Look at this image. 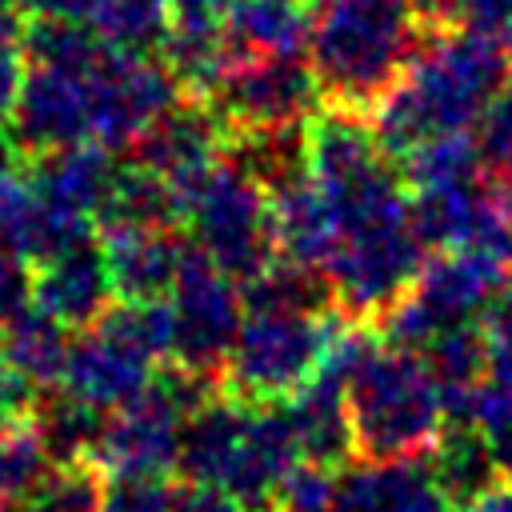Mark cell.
<instances>
[{
    "mask_svg": "<svg viewBox=\"0 0 512 512\" xmlns=\"http://www.w3.org/2000/svg\"><path fill=\"white\" fill-rule=\"evenodd\" d=\"M508 72L512 56L500 40L468 28L424 32L400 80L372 104V132L388 156H404L444 132H468L480 124Z\"/></svg>",
    "mask_w": 512,
    "mask_h": 512,
    "instance_id": "6da1fadb",
    "label": "cell"
},
{
    "mask_svg": "<svg viewBox=\"0 0 512 512\" xmlns=\"http://www.w3.org/2000/svg\"><path fill=\"white\" fill-rule=\"evenodd\" d=\"M424 28L408 0H348L332 4L308 40V64L320 80L324 104L372 112V104L400 80Z\"/></svg>",
    "mask_w": 512,
    "mask_h": 512,
    "instance_id": "7a4b0ae2",
    "label": "cell"
},
{
    "mask_svg": "<svg viewBox=\"0 0 512 512\" xmlns=\"http://www.w3.org/2000/svg\"><path fill=\"white\" fill-rule=\"evenodd\" d=\"M348 416L360 460H420L448 424L424 356L388 344H376L348 376Z\"/></svg>",
    "mask_w": 512,
    "mask_h": 512,
    "instance_id": "3957f363",
    "label": "cell"
},
{
    "mask_svg": "<svg viewBox=\"0 0 512 512\" xmlns=\"http://www.w3.org/2000/svg\"><path fill=\"white\" fill-rule=\"evenodd\" d=\"M180 220L188 224L192 248H200L240 284L280 256L272 228V192L236 160H220L200 180L180 188Z\"/></svg>",
    "mask_w": 512,
    "mask_h": 512,
    "instance_id": "277c9868",
    "label": "cell"
},
{
    "mask_svg": "<svg viewBox=\"0 0 512 512\" xmlns=\"http://www.w3.org/2000/svg\"><path fill=\"white\" fill-rule=\"evenodd\" d=\"M220 392V380L172 364L128 404L112 408L92 452L104 476H168L180 460L184 420Z\"/></svg>",
    "mask_w": 512,
    "mask_h": 512,
    "instance_id": "5b68a950",
    "label": "cell"
},
{
    "mask_svg": "<svg viewBox=\"0 0 512 512\" xmlns=\"http://www.w3.org/2000/svg\"><path fill=\"white\" fill-rule=\"evenodd\" d=\"M248 312L220 388L248 404H284L324 360L344 312Z\"/></svg>",
    "mask_w": 512,
    "mask_h": 512,
    "instance_id": "8992f818",
    "label": "cell"
},
{
    "mask_svg": "<svg viewBox=\"0 0 512 512\" xmlns=\"http://www.w3.org/2000/svg\"><path fill=\"white\" fill-rule=\"evenodd\" d=\"M424 264H428V244L412 228V208H408L344 232L324 276L332 288V304L348 320L368 324L416 284Z\"/></svg>",
    "mask_w": 512,
    "mask_h": 512,
    "instance_id": "52a82bcc",
    "label": "cell"
},
{
    "mask_svg": "<svg viewBox=\"0 0 512 512\" xmlns=\"http://www.w3.org/2000/svg\"><path fill=\"white\" fill-rule=\"evenodd\" d=\"M168 304H172V328H176L172 364L220 380L228 352L248 316L240 280H232L200 248L188 244V256L168 292Z\"/></svg>",
    "mask_w": 512,
    "mask_h": 512,
    "instance_id": "ba28073f",
    "label": "cell"
},
{
    "mask_svg": "<svg viewBox=\"0 0 512 512\" xmlns=\"http://www.w3.org/2000/svg\"><path fill=\"white\" fill-rule=\"evenodd\" d=\"M232 132L304 124L320 112V80L304 56H248L232 60L220 84L204 96Z\"/></svg>",
    "mask_w": 512,
    "mask_h": 512,
    "instance_id": "9c48e42d",
    "label": "cell"
},
{
    "mask_svg": "<svg viewBox=\"0 0 512 512\" xmlns=\"http://www.w3.org/2000/svg\"><path fill=\"white\" fill-rule=\"evenodd\" d=\"M180 96L184 88L164 60L148 52L108 48L104 60L88 72L92 140L104 144L108 152L132 148Z\"/></svg>",
    "mask_w": 512,
    "mask_h": 512,
    "instance_id": "30bf717a",
    "label": "cell"
},
{
    "mask_svg": "<svg viewBox=\"0 0 512 512\" xmlns=\"http://www.w3.org/2000/svg\"><path fill=\"white\" fill-rule=\"evenodd\" d=\"M220 152H228V128L220 124V116L212 112L208 100H176L136 144L132 156L152 168L156 176H164L176 196L180 188H188L192 180H200L208 168L220 164Z\"/></svg>",
    "mask_w": 512,
    "mask_h": 512,
    "instance_id": "8fae6325",
    "label": "cell"
},
{
    "mask_svg": "<svg viewBox=\"0 0 512 512\" xmlns=\"http://www.w3.org/2000/svg\"><path fill=\"white\" fill-rule=\"evenodd\" d=\"M8 120H12L16 140L32 156L92 140L88 76L60 72V68H32L24 76V88Z\"/></svg>",
    "mask_w": 512,
    "mask_h": 512,
    "instance_id": "7c38bea8",
    "label": "cell"
},
{
    "mask_svg": "<svg viewBox=\"0 0 512 512\" xmlns=\"http://www.w3.org/2000/svg\"><path fill=\"white\" fill-rule=\"evenodd\" d=\"M152 376H156V364L148 356L128 348L108 328L92 324L80 332V340H72L60 388L100 412H112V408L128 404L132 396H140L152 384Z\"/></svg>",
    "mask_w": 512,
    "mask_h": 512,
    "instance_id": "4fadbf2b",
    "label": "cell"
},
{
    "mask_svg": "<svg viewBox=\"0 0 512 512\" xmlns=\"http://www.w3.org/2000/svg\"><path fill=\"white\" fill-rule=\"evenodd\" d=\"M32 268H36V304L48 308L60 324L84 332L112 308L116 288H112L104 252L92 236L52 252Z\"/></svg>",
    "mask_w": 512,
    "mask_h": 512,
    "instance_id": "5bb4252c",
    "label": "cell"
},
{
    "mask_svg": "<svg viewBox=\"0 0 512 512\" xmlns=\"http://www.w3.org/2000/svg\"><path fill=\"white\" fill-rule=\"evenodd\" d=\"M296 460H300V448H296V436H292V424H288L284 408L248 404L240 448H236V460L228 468L224 492L236 496L248 512L272 508V496H276L284 472Z\"/></svg>",
    "mask_w": 512,
    "mask_h": 512,
    "instance_id": "9a60e30c",
    "label": "cell"
},
{
    "mask_svg": "<svg viewBox=\"0 0 512 512\" xmlns=\"http://www.w3.org/2000/svg\"><path fill=\"white\" fill-rule=\"evenodd\" d=\"M100 252L116 300H164L180 276L188 244L176 228H108Z\"/></svg>",
    "mask_w": 512,
    "mask_h": 512,
    "instance_id": "2e32d148",
    "label": "cell"
},
{
    "mask_svg": "<svg viewBox=\"0 0 512 512\" xmlns=\"http://www.w3.org/2000/svg\"><path fill=\"white\" fill-rule=\"evenodd\" d=\"M272 228H276V252L316 272L332 264L344 240L340 208L312 176H300L272 192Z\"/></svg>",
    "mask_w": 512,
    "mask_h": 512,
    "instance_id": "e0dca14e",
    "label": "cell"
},
{
    "mask_svg": "<svg viewBox=\"0 0 512 512\" xmlns=\"http://www.w3.org/2000/svg\"><path fill=\"white\" fill-rule=\"evenodd\" d=\"M280 408L292 424V436L304 460L340 468L348 456H356L352 416H348V380L340 372L320 364Z\"/></svg>",
    "mask_w": 512,
    "mask_h": 512,
    "instance_id": "ac0fdd59",
    "label": "cell"
},
{
    "mask_svg": "<svg viewBox=\"0 0 512 512\" xmlns=\"http://www.w3.org/2000/svg\"><path fill=\"white\" fill-rule=\"evenodd\" d=\"M336 512H452V500L420 460H360L340 476Z\"/></svg>",
    "mask_w": 512,
    "mask_h": 512,
    "instance_id": "d6986e66",
    "label": "cell"
},
{
    "mask_svg": "<svg viewBox=\"0 0 512 512\" xmlns=\"http://www.w3.org/2000/svg\"><path fill=\"white\" fill-rule=\"evenodd\" d=\"M92 236V220L72 216L64 208H56L52 200H44L28 176L12 180L8 188H0V244L20 252L24 260L40 264L52 252L80 244Z\"/></svg>",
    "mask_w": 512,
    "mask_h": 512,
    "instance_id": "ffe728a7",
    "label": "cell"
},
{
    "mask_svg": "<svg viewBox=\"0 0 512 512\" xmlns=\"http://www.w3.org/2000/svg\"><path fill=\"white\" fill-rule=\"evenodd\" d=\"M244 416H248V400H236V396H228L224 388H220L212 400H204V404L184 420L176 472H180L188 484L224 488L228 468H232L236 448H240Z\"/></svg>",
    "mask_w": 512,
    "mask_h": 512,
    "instance_id": "44dd1931",
    "label": "cell"
},
{
    "mask_svg": "<svg viewBox=\"0 0 512 512\" xmlns=\"http://www.w3.org/2000/svg\"><path fill=\"white\" fill-rule=\"evenodd\" d=\"M112 172H116L112 152L96 140H84V144L40 152L36 164L28 168V184L44 200H52L56 208L96 224V208L104 200V188H108Z\"/></svg>",
    "mask_w": 512,
    "mask_h": 512,
    "instance_id": "7402d4cb",
    "label": "cell"
},
{
    "mask_svg": "<svg viewBox=\"0 0 512 512\" xmlns=\"http://www.w3.org/2000/svg\"><path fill=\"white\" fill-rule=\"evenodd\" d=\"M224 40L236 60L304 56L312 40V0H232Z\"/></svg>",
    "mask_w": 512,
    "mask_h": 512,
    "instance_id": "603a6c76",
    "label": "cell"
},
{
    "mask_svg": "<svg viewBox=\"0 0 512 512\" xmlns=\"http://www.w3.org/2000/svg\"><path fill=\"white\" fill-rule=\"evenodd\" d=\"M68 352H72V328L60 324L40 304L24 308L16 320H8L0 328V356L32 392L56 388L64 380Z\"/></svg>",
    "mask_w": 512,
    "mask_h": 512,
    "instance_id": "cb8c5ba5",
    "label": "cell"
},
{
    "mask_svg": "<svg viewBox=\"0 0 512 512\" xmlns=\"http://www.w3.org/2000/svg\"><path fill=\"white\" fill-rule=\"evenodd\" d=\"M96 224L108 228H172L180 224V196L176 188L144 168L140 160L116 164L104 200L96 208Z\"/></svg>",
    "mask_w": 512,
    "mask_h": 512,
    "instance_id": "d4e9b609",
    "label": "cell"
},
{
    "mask_svg": "<svg viewBox=\"0 0 512 512\" xmlns=\"http://www.w3.org/2000/svg\"><path fill=\"white\" fill-rule=\"evenodd\" d=\"M428 468H432L436 484L444 488V496L452 500V508H460V504L484 496L488 488H496L500 480H508L492 444L472 424H444V432L428 448Z\"/></svg>",
    "mask_w": 512,
    "mask_h": 512,
    "instance_id": "484cf974",
    "label": "cell"
},
{
    "mask_svg": "<svg viewBox=\"0 0 512 512\" xmlns=\"http://www.w3.org/2000/svg\"><path fill=\"white\" fill-rule=\"evenodd\" d=\"M160 60L168 64V72L180 80L184 96L204 100L220 76L228 72V64L236 60L228 40H224V24H196V20H172L168 36L160 40Z\"/></svg>",
    "mask_w": 512,
    "mask_h": 512,
    "instance_id": "4316f807",
    "label": "cell"
},
{
    "mask_svg": "<svg viewBox=\"0 0 512 512\" xmlns=\"http://www.w3.org/2000/svg\"><path fill=\"white\" fill-rule=\"evenodd\" d=\"M240 288H244L248 312H332L336 308L328 276L296 260H284V256H276L268 268H260Z\"/></svg>",
    "mask_w": 512,
    "mask_h": 512,
    "instance_id": "83f0119b",
    "label": "cell"
},
{
    "mask_svg": "<svg viewBox=\"0 0 512 512\" xmlns=\"http://www.w3.org/2000/svg\"><path fill=\"white\" fill-rule=\"evenodd\" d=\"M400 160H404V180L412 184V192L456 188V184L484 180V156H480V144H476L472 132L432 136V140L408 148Z\"/></svg>",
    "mask_w": 512,
    "mask_h": 512,
    "instance_id": "f1b7e54d",
    "label": "cell"
},
{
    "mask_svg": "<svg viewBox=\"0 0 512 512\" xmlns=\"http://www.w3.org/2000/svg\"><path fill=\"white\" fill-rule=\"evenodd\" d=\"M20 44L32 68H60L80 76H88L108 52L88 20H28L20 28Z\"/></svg>",
    "mask_w": 512,
    "mask_h": 512,
    "instance_id": "f546056e",
    "label": "cell"
},
{
    "mask_svg": "<svg viewBox=\"0 0 512 512\" xmlns=\"http://www.w3.org/2000/svg\"><path fill=\"white\" fill-rule=\"evenodd\" d=\"M104 420H108V412L68 396L64 388L56 396L32 404V424L56 460H92Z\"/></svg>",
    "mask_w": 512,
    "mask_h": 512,
    "instance_id": "4dcf8cb0",
    "label": "cell"
},
{
    "mask_svg": "<svg viewBox=\"0 0 512 512\" xmlns=\"http://www.w3.org/2000/svg\"><path fill=\"white\" fill-rule=\"evenodd\" d=\"M88 24L116 52H152L172 28V0H96Z\"/></svg>",
    "mask_w": 512,
    "mask_h": 512,
    "instance_id": "1f68e13d",
    "label": "cell"
},
{
    "mask_svg": "<svg viewBox=\"0 0 512 512\" xmlns=\"http://www.w3.org/2000/svg\"><path fill=\"white\" fill-rule=\"evenodd\" d=\"M52 464L56 456L40 440L32 416L0 428V500H20L24 492H32Z\"/></svg>",
    "mask_w": 512,
    "mask_h": 512,
    "instance_id": "d6a6232c",
    "label": "cell"
},
{
    "mask_svg": "<svg viewBox=\"0 0 512 512\" xmlns=\"http://www.w3.org/2000/svg\"><path fill=\"white\" fill-rule=\"evenodd\" d=\"M336 496H340V468L300 456L284 472L272 496V508L276 512H336Z\"/></svg>",
    "mask_w": 512,
    "mask_h": 512,
    "instance_id": "836d02e7",
    "label": "cell"
},
{
    "mask_svg": "<svg viewBox=\"0 0 512 512\" xmlns=\"http://www.w3.org/2000/svg\"><path fill=\"white\" fill-rule=\"evenodd\" d=\"M464 424H472V428L484 432V440L492 444L504 476L512 480V388H500V384L484 380L472 392V404H468Z\"/></svg>",
    "mask_w": 512,
    "mask_h": 512,
    "instance_id": "e575fe53",
    "label": "cell"
},
{
    "mask_svg": "<svg viewBox=\"0 0 512 512\" xmlns=\"http://www.w3.org/2000/svg\"><path fill=\"white\" fill-rule=\"evenodd\" d=\"M176 492L168 476H108L100 512H176Z\"/></svg>",
    "mask_w": 512,
    "mask_h": 512,
    "instance_id": "d590c367",
    "label": "cell"
},
{
    "mask_svg": "<svg viewBox=\"0 0 512 512\" xmlns=\"http://www.w3.org/2000/svg\"><path fill=\"white\" fill-rule=\"evenodd\" d=\"M476 144H480V156H484L488 172L512 176V72H508L504 88L496 92V100L484 108Z\"/></svg>",
    "mask_w": 512,
    "mask_h": 512,
    "instance_id": "8d00e7d4",
    "label": "cell"
},
{
    "mask_svg": "<svg viewBox=\"0 0 512 512\" xmlns=\"http://www.w3.org/2000/svg\"><path fill=\"white\" fill-rule=\"evenodd\" d=\"M36 304V268L20 252L0 244V328Z\"/></svg>",
    "mask_w": 512,
    "mask_h": 512,
    "instance_id": "74e56055",
    "label": "cell"
},
{
    "mask_svg": "<svg viewBox=\"0 0 512 512\" xmlns=\"http://www.w3.org/2000/svg\"><path fill=\"white\" fill-rule=\"evenodd\" d=\"M484 340H488V380L512 388V292H504L484 312Z\"/></svg>",
    "mask_w": 512,
    "mask_h": 512,
    "instance_id": "f35d334b",
    "label": "cell"
},
{
    "mask_svg": "<svg viewBox=\"0 0 512 512\" xmlns=\"http://www.w3.org/2000/svg\"><path fill=\"white\" fill-rule=\"evenodd\" d=\"M24 76H28V56L20 44V28L12 24V16H4L0 20V120L12 116Z\"/></svg>",
    "mask_w": 512,
    "mask_h": 512,
    "instance_id": "ab89813d",
    "label": "cell"
},
{
    "mask_svg": "<svg viewBox=\"0 0 512 512\" xmlns=\"http://www.w3.org/2000/svg\"><path fill=\"white\" fill-rule=\"evenodd\" d=\"M460 28L480 32V36L512 48V0H464Z\"/></svg>",
    "mask_w": 512,
    "mask_h": 512,
    "instance_id": "60d3db41",
    "label": "cell"
},
{
    "mask_svg": "<svg viewBox=\"0 0 512 512\" xmlns=\"http://www.w3.org/2000/svg\"><path fill=\"white\" fill-rule=\"evenodd\" d=\"M176 512H248L236 496H228L224 488H208V484H188L176 492Z\"/></svg>",
    "mask_w": 512,
    "mask_h": 512,
    "instance_id": "b9f144b4",
    "label": "cell"
},
{
    "mask_svg": "<svg viewBox=\"0 0 512 512\" xmlns=\"http://www.w3.org/2000/svg\"><path fill=\"white\" fill-rule=\"evenodd\" d=\"M24 416H32V388L0 356V428L12 420H24Z\"/></svg>",
    "mask_w": 512,
    "mask_h": 512,
    "instance_id": "7bdbcfd3",
    "label": "cell"
},
{
    "mask_svg": "<svg viewBox=\"0 0 512 512\" xmlns=\"http://www.w3.org/2000/svg\"><path fill=\"white\" fill-rule=\"evenodd\" d=\"M28 20H92L96 0H12Z\"/></svg>",
    "mask_w": 512,
    "mask_h": 512,
    "instance_id": "ee69618b",
    "label": "cell"
},
{
    "mask_svg": "<svg viewBox=\"0 0 512 512\" xmlns=\"http://www.w3.org/2000/svg\"><path fill=\"white\" fill-rule=\"evenodd\" d=\"M412 16L420 20L424 32H440V28H456L460 24V8L464 0H408Z\"/></svg>",
    "mask_w": 512,
    "mask_h": 512,
    "instance_id": "f6af8a7d",
    "label": "cell"
},
{
    "mask_svg": "<svg viewBox=\"0 0 512 512\" xmlns=\"http://www.w3.org/2000/svg\"><path fill=\"white\" fill-rule=\"evenodd\" d=\"M232 0H172V20H196V24H224Z\"/></svg>",
    "mask_w": 512,
    "mask_h": 512,
    "instance_id": "bcb514c9",
    "label": "cell"
},
{
    "mask_svg": "<svg viewBox=\"0 0 512 512\" xmlns=\"http://www.w3.org/2000/svg\"><path fill=\"white\" fill-rule=\"evenodd\" d=\"M24 176V144L16 140V132L0 120V188H8L12 180Z\"/></svg>",
    "mask_w": 512,
    "mask_h": 512,
    "instance_id": "7dc6e473",
    "label": "cell"
},
{
    "mask_svg": "<svg viewBox=\"0 0 512 512\" xmlns=\"http://www.w3.org/2000/svg\"><path fill=\"white\" fill-rule=\"evenodd\" d=\"M452 512H512V480H500L496 488H488L484 496H476Z\"/></svg>",
    "mask_w": 512,
    "mask_h": 512,
    "instance_id": "c3c4849f",
    "label": "cell"
},
{
    "mask_svg": "<svg viewBox=\"0 0 512 512\" xmlns=\"http://www.w3.org/2000/svg\"><path fill=\"white\" fill-rule=\"evenodd\" d=\"M4 16H12V0H0V20Z\"/></svg>",
    "mask_w": 512,
    "mask_h": 512,
    "instance_id": "681fc988",
    "label": "cell"
},
{
    "mask_svg": "<svg viewBox=\"0 0 512 512\" xmlns=\"http://www.w3.org/2000/svg\"><path fill=\"white\" fill-rule=\"evenodd\" d=\"M312 4H324V8H332V4H348V0H312Z\"/></svg>",
    "mask_w": 512,
    "mask_h": 512,
    "instance_id": "f907efd6",
    "label": "cell"
},
{
    "mask_svg": "<svg viewBox=\"0 0 512 512\" xmlns=\"http://www.w3.org/2000/svg\"><path fill=\"white\" fill-rule=\"evenodd\" d=\"M272 512H276V508H272Z\"/></svg>",
    "mask_w": 512,
    "mask_h": 512,
    "instance_id": "816d5d0a",
    "label": "cell"
}]
</instances>
